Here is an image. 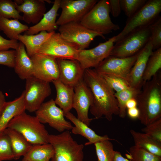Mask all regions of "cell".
Returning a JSON list of instances; mask_svg holds the SVG:
<instances>
[{
    "label": "cell",
    "mask_w": 161,
    "mask_h": 161,
    "mask_svg": "<svg viewBox=\"0 0 161 161\" xmlns=\"http://www.w3.org/2000/svg\"><path fill=\"white\" fill-rule=\"evenodd\" d=\"M7 128L20 133L32 145L49 143V134L44 125L25 112L13 118Z\"/></svg>",
    "instance_id": "obj_3"
},
{
    "label": "cell",
    "mask_w": 161,
    "mask_h": 161,
    "mask_svg": "<svg viewBox=\"0 0 161 161\" xmlns=\"http://www.w3.org/2000/svg\"><path fill=\"white\" fill-rule=\"evenodd\" d=\"M108 1L111 14L114 17L118 16L122 10L120 0H109Z\"/></svg>",
    "instance_id": "obj_42"
},
{
    "label": "cell",
    "mask_w": 161,
    "mask_h": 161,
    "mask_svg": "<svg viewBox=\"0 0 161 161\" xmlns=\"http://www.w3.org/2000/svg\"><path fill=\"white\" fill-rule=\"evenodd\" d=\"M140 92L130 87L119 92H115V96L117 101L119 108L118 115L120 118H124L126 116L127 102L131 98H135Z\"/></svg>",
    "instance_id": "obj_32"
},
{
    "label": "cell",
    "mask_w": 161,
    "mask_h": 161,
    "mask_svg": "<svg viewBox=\"0 0 161 161\" xmlns=\"http://www.w3.org/2000/svg\"><path fill=\"white\" fill-rule=\"evenodd\" d=\"M97 0H61V14L56 20L60 26L72 22H80L84 16L94 6Z\"/></svg>",
    "instance_id": "obj_13"
},
{
    "label": "cell",
    "mask_w": 161,
    "mask_h": 161,
    "mask_svg": "<svg viewBox=\"0 0 161 161\" xmlns=\"http://www.w3.org/2000/svg\"><path fill=\"white\" fill-rule=\"evenodd\" d=\"M49 143L55 151L51 161H83L84 145L75 140L69 130L49 134Z\"/></svg>",
    "instance_id": "obj_4"
},
{
    "label": "cell",
    "mask_w": 161,
    "mask_h": 161,
    "mask_svg": "<svg viewBox=\"0 0 161 161\" xmlns=\"http://www.w3.org/2000/svg\"><path fill=\"white\" fill-rule=\"evenodd\" d=\"M4 131L9 137L14 156L13 159H18L24 156L32 145L20 133L11 128H7Z\"/></svg>",
    "instance_id": "obj_25"
},
{
    "label": "cell",
    "mask_w": 161,
    "mask_h": 161,
    "mask_svg": "<svg viewBox=\"0 0 161 161\" xmlns=\"http://www.w3.org/2000/svg\"><path fill=\"white\" fill-rule=\"evenodd\" d=\"M60 1L61 0H55L52 7L44 14L41 20L37 24L29 27L24 34L32 35L42 31L50 32L58 30V26L57 24L56 20Z\"/></svg>",
    "instance_id": "obj_20"
},
{
    "label": "cell",
    "mask_w": 161,
    "mask_h": 161,
    "mask_svg": "<svg viewBox=\"0 0 161 161\" xmlns=\"http://www.w3.org/2000/svg\"><path fill=\"white\" fill-rule=\"evenodd\" d=\"M54 154V148L49 143L33 145L23 156L22 161H50Z\"/></svg>",
    "instance_id": "obj_27"
},
{
    "label": "cell",
    "mask_w": 161,
    "mask_h": 161,
    "mask_svg": "<svg viewBox=\"0 0 161 161\" xmlns=\"http://www.w3.org/2000/svg\"><path fill=\"white\" fill-rule=\"evenodd\" d=\"M116 37V36H113L93 48L78 50L76 60L79 62L82 69L85 70L93 67L95 68L110 55Z\"/></svg>",
    "instance_id": "obj_14"
},
{
    "label": "cell",
    "mask_w": 161,
    "mask_h": 161,
    "mask_svg": "<svg viewBox=\"0 0 161 161\" xmlns=\"http://www.w3.org/2000/svg\"><path fill=\"white\" fill-rule=\"evenodd\" d=\"M6 102L4 95L0 90V115Z\"/></svg>",
    "instance_id": "obj_46"
},
{
    "label": "cell",
    "mask_w": 161,
    "mask_h": 161,
    "mask_svg": "<svg viewBox=\"0 0 161 161\" xmlns=\"http://www.w3.org/2000/svg\"><path fill=\"white\" fill-rule=\"evenodd\" d=\"M65 117L74 125L71 129L72 132L75 134L81 135L88 140L85 143V145L94 144L104 140H115L110 138L107 135L100 136L97 134L89 126L79 120L70 112L66 114Z\"/></svg>",
    "instance_id": "obj_21"
},
{
    "label": "cell",
    "mask_w": 161,
    "mask_h": 161,
    "mask_svg": "<svg viewBox=\"0 0 161 161\" xmlns=\"http://www.w3.org/2000/svg\"><path fill=\"white\" fill-rule=\"evenodd\" d=\"M153 52L150 39L145 46L137 53L136 61L129 76V87L140 92L143 84V77L148 59Z\"/></svg>",
    "instance_id": "obj_17"
},
{
    "label": "cell",
    "mask_w": 161,
    "mask_h": 161,
    "mask_svg": "<svg viewBox=\"0 0 161 161\" xmlns=\"http://www.w3.org/2000/svg\"><path fill=\"white\" fill-rule=\"evenodd\" d=\"M161 0H149L135 13L127 19L122 30L117 35L114 43L132 31L149 26L160 16Z\"/></svg>",
    "instance_id": "obj_6"
},
{
    "label": "cell",
    "mask_w": 161,
    "mask_h": 161,
    "mask_svg": "<svg viewBox=\"0 0 161 161\" xmlns=\"http://www.w3.org/2000/svg\"><path fill=\"white\" fill-rule=\"evenodd\" d=\"M147 1V0H120L121 10L128 18L142 8Z\"/></svg>",
    "instance_id": "obj_37"
},
{
    "label": "cell",
    "mask_w": 161,
    "mask_h": 161,
    "mask_svg": "<svg viewBox=\"0 0 161 161\" xmlns=\"http://www.w3.org/2000/svg\"><path fill=\"white\" fill-rule=\"evenodd\" d=\"M153 50L161 47V18L159 16L149 26Z\"/></svg>",
    "instance_id": "obj_36"
},
{
    "label": "cell",
    "mask_w": 161,
    "mask_h": 161,
    "mask_svg": "<svg viewBox=\"0 0 161 161\" xmlns=\"http://www.w3.org/2000/svg\"><path fill=\"white\" fill-rule=\"evenodd\" d=\"M72 108L76 111L77 118L89 126L92 119L89 117V111L92 103V95L83 78L74 87Z\"/></svg>",
    "instance_id": "obj_16"
},
{
    "label": "cell",
    "mask_w": 161,
    "mask_h": 161,
    "mask_svg": "<svg viewBox=\"0 0 161 161\" xmlns=\"http://www.w3.org/2000/svg\"><path fill=\"white\" fill-rule=\"evenodd\" d=\"M137 102L135 98H132L130 99L127 102L126 105L127 109L137 107Z\"/></svg>",
    "instance_id": "obj_45"
},
{
    "label": "cell",
    "mask_w": 161,
    "mask_h": 161,
    "mask_svg": "<svg viewBox=\"0 0 161 161\" xmlns=\"http://www.w3.org/2000/svg\"><path fill=\"white\" fill-rule=\"evenodd\" d=\"M135 145L140 146L150 153L161 157V144L144 133L137 132L133 129L130 131Z\"/></svg>",
    "instance_id": "obj_28"
},
{
    "label": "cell",
    "mask_w": 161,
    "mask_h": 161,
    "mask_svg": "<svg viewBox=\"0 0 161 161\" xmlns=\"http://www.w3.org/2000/svg\"><path fill=\"white\" fill-rule=\"evenodd\" d=\"M56 95L55 102L63 111L64 115L72 108L74 87L66 84L59 79L53 81Z\"/></svg>",
    "instance_id": "obj_24"
},
{
    "label": "cell",
    "mask_w": 161,
    "mask_h": 161,
    "mask_svg": "<svg viewBox=\"0 0 161 161\" xmlns=\"http://www.w3.org/2000/svg\"><path fill=\"white\" fill-rule=\"evenodd\" d=\"M113 161H131L123 157L118 151H115Z\"/></svg>",
    "instance_id": "obj_44"
},
{
    "label": "cell",
    "mask_w": 161,
    "mask_h": 161,
    "mask_svg": "<svg viewBox=\"0 0 161 161\" xmlns=\"http://www.w3.org/2000/svg\"><path fill=\"white\" fill-rule=\"evenodd\" d=\"M16 51L15 72L22 80H26L33 76V64L30 57L27 55L24 44L19 42Z\"/></svg>",
    "instance_id": "obj_23"
},
{
    "label": "cell",
    "mask_w": 161,
    "mask_h": 161,
    "mask_svg": "<svg viewBox=\"0 0 161 161\" xmlns=\"http://www.w3.org/2000/svg\"><path fill=\"white\" fill-rule=\"evenodd\" d=\"M128 116L132 119L138 118L139 115V111L137 107L127 109Z\"/></svg>",
    "instance_id": "obj_43"
},
{
    "label": "cell",
    "mask_w": 161,
    "mask_h": 161,
    "mask_svg": "<svg viewBox=\"0 0 161 161\" xmlns=\"http://www.w3.org/2000/svg\"><path fill=\"white\" fill-rule=\"evenodd\" d=\"M83 79L92 94L89 110L95 118L104 116L111 121L114 115H118V105L114 91L102 76L94 69H87L84 70Z\"/></svg>",
    "instance_id": "obj_1"
},
{
    "label": "cell",
    "mask_w": 161,
    "mask_h": 161,
    "mask_svg": "<svg viewBox=\"0 0 161 161\" xmlns=\"http://www.w3.org/2000/svg\"><path fill=\"white\" fill-rule=\"evenodd\" d=\"M161 68V47L153 51L147 62L143 74V83L150 80Z\"/></svg>",
    "instance_id": "obj_30"
},
{
    "label": "cell",
    "mask_w": 161,
    "mask_h": 161,
    "mask_svg": "<svg viewBox=\"0 0 161 161\" xmlns=\"http://www.w3.org/2000/svg\"><path fill=\"white\" fill-rule=\"evenodd\" d=\"M16 55V50L0 51V64L14 68Z\"/></svg>",
    "instance_id": "obj_40"
},
{
    "label": "cell",
    "mask_w": 161,
    "mask_h": 161,
    "mask_svg": "<svg viewBox=\"0 0 161 161\" xmlns=\"http://www.w3.org/2000/svg\"><path fill=\"white\" fill-rule=\"evenodd\" d=\"M55 32L42 31L35 35L20 34L18 36V40L24 44L27 53L30 58L37 53L41 46Z\"/></svg>",
    "instance_id": "obj_26"
},
{
    "label": "cell",
    "mask_w": 161,
    "mask_h": 161,
    "mask_svg": "<svg viewBox=\"0 0 161 161\" xmlns=\"http://www.w3.org/2000/svg\"><path fill=\"white\" fill-rule=\"evenodd\" d=\"M19 42L16 40H7L0 35V51L8 50L10 49L16 50Z\"/></svg>",
    "instance_id": "obj_41"
},
{
    "label": "cell",
    "mask_w": 161,
    "mask_h": 161,
    "mask_svg": "<svg viewBox=\"0 0 161 161\" xmlns=\"http://www.w3.org/2000/svg\"><path fill=\"white\" fill-rule=\"evenodd\" d=\"M13 159L9 137L4 131L0 132V161L11 160Z\"/></svg>",
    "instance_id": "obj_35"
},
{
    "label": "cell",
    "mask_w": 161,
    "mask_h": 161,
    "mask_svg": "<svg viewBox=\"0 0 161 161\" xmlns=\"http://www.w3.org/2000/svg\"><path fill=\"white\" fill-rule=\"evenodd\" d=\"M141 130L161 144V118L145 126Z\"/></svg>",
    "instance_id": "obj_38"
},
{
    "label": "cell",
    "mask_w": 161,
    "mask_h": 161,
    "mask_svg": "<svg viewBox=\"0 0 161 161\" xmlns=\"http://www.w3.org/2000/svg\"><path fill=\"white\" fill-rule=\"evenodd\" d=\"M18 5L11 0H0V17L22 20L16 8Z\"/></svg>",
    "instance_id": "obj_34"
},
{
    "label": "cell",
    "mask_w": 161,
    "mask_h": 161,
    "mask_svg": "<svg viewBox=\"0 0 161 161\" xmlns=\"http://www.w3.org/2000/svg\"><path fill=\"white\" fill-rule=\"evenodd\" d=\"M29 27L16 19H10L0 17V30L11 40H18L19 35L27 31Z\"/></svg>",
    "instance_id": "obj_29"
},
{
    "label": "cell",
    "mask_w": 161,
    "mask_h": 161,
    "mask_svg": "<svg viewBox=\"0 0 161 161\" xmlns=\"http://www.w3.org/2000/svg\"><path fill=\"white\" fill-rule=\"evenodd\" d=\"M97 161H113L115 151L110 140H104L94 144Z\"/></svg>",
    "instance_id": "obj_31"
},
{
    "label": "cell",
    "mask_w": 161,
    "mask_h": 161,
    "mask_svg": "<svg viewBox=\"0 0 161 161\" xmlns=\"http://www.w3.org/2000/svg\"><path fill=\"white\" fill-rule=\"evenodd\" d=\"M137 53L132 56L125 58L110 55L94 69L100 75L118 77L127 82L131 69L137 59Z\"/></svg>",
    "instance_id": "obj_12"
},
{
    "label": "cell",
    "mask_w": 161,
    "mask_h": 161,
    "mask_svg": "<svg viewBox=\"0 0 161 161\" xmlns=\"http://www.w3.org/2000/svg\"><path fill=\"white\" fill-rule=\"evenodd\" d=\"M24 92L13 101L6 102L0 115V132L7 127L9 122L15 117L25 112Z\"/></svg>",
    "instance_id": "obj_22"
},
{
    "label": "cell",
    "mask_w": 161,
    "mask_h": 161,
    "mask_svg": "<svg viewBox=\"0 0 161 161\" xmlns=\"http://www.w3.org/2000/svg\"><path fill=\"white\" fill-rule=\"evenodd\" d=\"M136 99L139 111L138 118L147 126L161 118V76L157 72L144 83Z\"/></svg>",
    "instance_id": "obj_2"
},
{
    "label": "cell",
    "mask_w": 161,
    "mask_h": 161,
    "mask_svg": "<svg viewBox=\"0 0 161 161\" xmlns=\"http://www.w3.org/2000/svg\"><path fill=\"white\" fill-rule=\"evenodd\" d=\"M24 91L26 110L35 112L51 93L49 83L32 76L26 80Z\"/></svg>",
    "instance_id": "obj_9"
},
{
    "label": "cell",
    "mask_w": 161,
    "mask_h": 161,
    "mask_svg": "<svg viewBox=\"0 0 161 161\" xmlns=\"http://www.w3.org/2000/svg\"><path fill=\"white\" fill-rule=\"evenodd\" d=\"M58 30L64 39L77 46L78 50L88 48L97 36L105 39L103 35L88 29L80 22H72L60 26Z\"/></svg>",
    "instance_id": "obj_8"
},
{
    "label": "cell",
    "mask_w": 161,
    "mask_h": 161,
    "mask_svg": "<svg viewBox=\"0 0 161 161\" xmlns=\"http://www.w3.org/2000/svg\"><path fill=\"white\" fill-rule=\"evenodd\" d=\"M110 8L108 0H100L86 13L80 23L88 29L103 35L120 29L114 24L109 15Z\"/></svg>",
    "instance_id": "obj_5"
},
{
    "label": "cell",
    "mask_w": 161,
    "mask_h": 161,
    "mask_svg": "<svg viewBox=\"0 0 161 161\" xmlns=\"http://www.w3.org/2000/svg\"><path fill=\"white\" fill-rule=\"evenodd\" d=\"M129 159L131 161H161V157L154 155L143 148L134 145L129 148Z\"/></svg>",
    "instance_id": "obj_33"
},
{
    "label": "cell",
    "mask_w": 161,
    "mask_h": 161,
    "mask_svg": "<svg viewBox=\"0 0 161 161\" xmlns=\"http://www.w3.org/2000/svg\"><path fill=\"white\" fill-rule=\"evenodd\" d=\"M59 80L64 83L74 87L83 79L84 70L77 60L57 59Z\"/></svg>",
    "instance_id": "obj_18"
},
{
    "label": "cell",
    "mask_w": 161,
    "mask_h": 161,
    "mask_svg": "<svg viewBox=\"0 0 161 161\" xmlns=\"http://www.w3.org/2000/svg\"><path fill=\"white\" fill-rule=\"evenodd\" d=\"M16 9L19 13H23V21L35 25L42 19L46 10L45 1L43 0H23Z\"/></svg>",
    "instance_id": "obj_19"
},
{
    "label": "cell",
    "mask_w": 161,
    "mask_h": 161,
    "mask_svg": "<svg viewBox=\"0 0 161 161\" xmlns=\"http://www.w3.org/2000/svg\"><path fill=\"white\" fill-rule=\"evenodd\" d=\"M101 75L115 92H119L130 87L127 82L122 79L109 75Z\"/></svg>",
    "instance_id": "obj_39"
},
{
    "label": "cell",
    "mask_w": 161,
    "mask_h": 161,
    "mask_svg": "<svg viewBox=\"0 0 161 161\" xmlns=\"http://www.w3.org/2000/svg\"><path fill=\"white\" fill-rule=\"evenodd\" d=\"M78 50L77 46L64 39L59 32H55L41 46L37 53L56 59L76 60Z\"/></svg>",
    "instance_id": "obj_11"
},
{
    "label": "cell",
    "mask_w": 161,
    "mask_h": 161,
    "mask_svg": "<svg viewBox=\"0 0 161 161\" xmlns=\"http://www.w3.org/2000/svg\"><path fill=\"white\" fill-rule=\"evenodd\" d=\"M30 58L33 64V76L49 83L59 79V69L56 58L38 53Z\"/></svg>",
    "instance_id": "obj_15"
},
{
    "label": "cell",
    "mask_w": 161,
    "mask_h": 161,
    "mask_svg": "<svg viewBox=\"0 0 161 161\" xmlns=\"http://www.w3.org/2000/svg\"><path fill=\"white\" fill-rule=\"evenodd\" d=\"M35 112L41 123L48 124L59 132L71 130L73 127L65 119L63 111L57 106L53 99L43 103Z\"/></svg>",
    "instance_id": "obj_10"
},
{
    "label": "cell",
    "mask_w": 161,
    "mask_h": 161,
    "mask_svg": "<svg viewBox=\"0 0 161 161\" xmlns=\"http://www.w3.org/2000/svg\"><path fill=\"white\" fill-rule=\"evenodd\" d=\"M150 36L149 26L136 29L115 43L110 55L121 58L133 56L144 48Z\"/></svg>",
    "instance_id": "obj_7"
}]
</instances>
